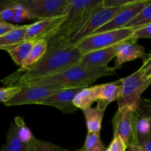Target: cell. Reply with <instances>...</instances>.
I'll use <instances>...</instances> for the list:
<instances>
[{
  "instance_id": "1",
  "label": "cell",
  "mask_w": 151,
  "mask_h": 151,
  "mask_svg": "<svg viewBox=\"0 0 151 151\" xmlns=\"http://www.w3.org/2000/svg\"><path fill=\"white\" fill-rule=\"evenodd\" d=\"M82 55L77 47L47 50L45 55L32 67L23 71L17 69L0 82L6 87L21 88L26 83L54 75L78 64Z\"/></svg>"
},
{
  "instance_id": "2",
  "label": "cell",
  "mask_w": 151,
  "mask_h": 151,
  "mask_svg": "<svg viewBox=\"0 0 151 151\" xmlns=\"http://www.w3.org/2000/svg\"><path fill=\"white\" fill-rule=\"evenodd\" d=\"M101 2L102 0H70L66 12V18L48 41L47 50L72 47V41Z\"/></svg>"
},
{
  "instance_id": "3",
  "label": "cell",
  "mask_w": 151,
  "mask_h": 151,
  "mask_svg": "<svg viewBox=\"0 0 151 151\" xmlns=\"http://www.w3.org/2000/svg\"><path fill=\"white\" fill-rule=\"evenodd\" d=\"M114 74L115 70L113 67L108 66L91 69L76 64L54 75L26 83L21 88L29 86L46 85L61 86L67 88H86L99 78Z\"/></svg>"
},
{
  "instance_id": "4",
  "label": "cell",
  "mask_w": 151,
  "mask_h": 151,
  "mask_svg": "<svg viewBox=\"0 0 151 151\" xmlns=\"http://www.w3.org/2000/svg\"><path fill=\"white\" fill-rule=\"evenodd\" d=\"M150 85L151 78H147L139 69L129 76L120 79L116 100L118 109L137 111L142 95Z\"/></svg>"
},
{
  "instance_id": "5",
  "label": "cell",
  "mask_w": 151,
  "mask_h": 151,
  "mask_svg": "<svg viewBox=\"0 0 151 151\" xmlns=\"http://www.w3.org/2000/svg\"><path fill=\"white\" fill-rule=\"evenodd\" d=\"M134 33V29L124 27L122 29L94 34L81 40L75 47H78V50L83 55L128 41L137 42L133 37Z\"/></svg>"
},
{
  "instance_id": "6",
  "label": "cell",
  "mask_w": 151,
  "mask_h": 151,
  "mask_svg": "<svg viewBox=\"0 0 151 151\" xmlns=\"http://www.w3.org/2000/svg\"><path fill=\"white\" fill-rule=\"evenodd\" d=\"M70 0H20L22 4L28 11L31 19L56 18L64 16Z\"/></svg>"
},
{
  "instance_id": "7",
  "label": "cell",
  "mask_w": 151,
  "mask_h": 151,
  "mask_svg": "<svg viewBox=\"0 0 151 151\" xmlns=\"http://www.w3.org/2000/svg\"><path fill=\"white\" fill-rule=\"evenodd\" d=\"M67 88L61 86H29L22 87L21 91L11 99L4 103L5 106H17L22 105L36 104L39 105L47 97L57 94L59 91Z\"/></svg>"
},
{
  "instance_id": "8",
  "label": "cell",
  "mask_w": 151,
  "mask_h": 151,
  "mask_svg": "<svg viewBox=\"0 0 151 151\" xmlns=\"http://www.w3.org/2000/svg\"><path fill=\"white\" fill-rule=\"evenodd\" d=\"M139 119L136 111L118 109L111 120L114 137H121L128 147L132 145L138 134Z\"/></svg>"
},
{
  "instance_id": "9",
  "label": "cell",
  "mask_w": 151,
  "mask_h": 151,
  "mask_svg": "<svg viewBox=\"0 0 151 151\" xmlns=\"http://www.w3.org/2000/svg\"><path fill=\"white\" fill-rule=\"evenodd\" d=\"M125 6L118 7H103L101 2V4L93 12L85 26L82 28L79 33L74 38L73 41H72L71 46L75 47L81 40L92 35L99 28L102 27L106 24L109 23Z\"/></svg>"
},
{
  "instance_id": "10",
  "label": "cell",
  "mask_w": 151,
  "mask_h": 151,
  "mask_svg": "<svg viewBox=\"0 0 151 151\" xmlns=\"http://www.w3.org/2000/svg\"><path fill=\"white\" fill-rule=\"evenodd\" d=\"M150 2L151 0H133L117 13L111 21L99 28L92 35L124 28Z\"/></svg>"
},
{
  "instance_id": "11",
  "label": "cell",
  "mask_w": 151,
  "mask_h": 151,
  "mask_svg": "<svg viewBox=\"0 0 151 151\" xmlns=\"http://www.w3.org/2000/svg\"><path fill=\"white\" fill-rule=\"evenodd\" d=\"M65 18L66 14L59 17L41 19L35 23L28 24L26 29L25 39L26 41H38L44 38L48 41L54 35L58 27L61 24Z\"/></svg>"
},
{
  "instance_id": "12",
  "label": "cell",
  "mask_w": 151,
  "mask_h": 151,
  "mask_svg": "<svg viewBox=\"0 0 151 151\" xmlns=\"http://www.w3.org/2000/svg\"><path fill=\"white\" fill-rule=\"evenodd\" d=\"M83 88H66L57 94L47 97L39 105L51 106L60 110L62 113L71 114L78 110L74 105L73 101L75 96Z\"/></svg>"
},
{
  "instance_id": "13",
  "label": "cell",
  "mask_w": 151,
  "mask_h": 151,
  "mask_svg": "<svg viewBox=\"0 0 151 151\" xmlns=\"http://www.w3.org/2000/svg\"><path fill=\"white\" fill-rule=\"evenodd\" d=\"M119 45L85 53L81 58L78 64L91 69L107 66L108 63L116 58Z\"/></svg>"
},
{
  "instance_id": "14",
  "label": "cell",
  "mask_w": 151,
  "mask_h": 151,
  "mask_svg": "<svg viewBox=\"0 0 151 151\" xmlns=\"http://www.w3.org/2000/svg\"><path fill=\"white\" fill-rule=\"evenodd\" d=\"M147 56V54L145 52V47L136 41L122 43L118 47L113 69L116 71L125 63L132 61L138 58H141L144 60Z\"/></svg>"
},
{
  "instance_id": "15",
  "label": "cell",
  "mask_w": 151,
  "mask_h": 151,
  "mask_svg": "<svg viewBox=\"0 0 151 151\" xmlns=\"http://www.w3.org/2000/svg\"><path fill=\"white\" fill-rule=\"evenodd\" d=\"M120 80L118 81L98 85V100L97 108L106 111L109 104L117 100L119 85Z\"/></svg>"
},
{
  "instance_id": "16",
  "label": "cell",
  "mask_w": 151,
  "mask_h": 151,
  "mask_svg": "<svg viewBox=\"0 0 151 151\" xmlns=\"http://www.w3.org/2000/svg\"><path fill=\"white\" fill-rule=\"evenodd\" d=\"M28 24L19 25L16 28L0 36V50H9L26 41L25 34Z\"/></svg>"
},
{
  "instance_id": "17",
  "label": "cell",
  "mask_w": 151,
  "mask_h": 151,
  "mask_svg": "<svg viewBox=\"0 0 151 151\" xmlns=\"http://www.w3.org/2000/svg\"><path fill=\"white\" fill-rule=\"evenodd\" d=\"M36 138L29 143H24L18 138L13 122L10 124L6 135V143L1 146L0 151H34Z\"/></svg>"
},
{
  "instance_id": "18",
  "label": "cell",
  "mask_w": 151,
  "mask_h": 151,
  "mask_svg": "<svg viewBox=\"0 0 151 151\" xmlns=\"http://www.w3.org/2000/svg\"><path fill=\"white\" fill-rule=\"evenodd\" d=\"M98 100V85L82 88L74 99L75 107L83 111L91 107L92 104Z\"/></svg>"
},
{
  "instance_id": "19",
  "label": "cell",
  "mask_w": 151,
  "mask_h": 151,
  "mask_svg": "<svg viewBox=\"0 0 151 151\" xmlns=\"http://www.w3.org/2000/svg\"><path fill=\"white\" fill-rule=\"evenodd\" d=\"M48 49V41L46 39H39L35 43L29 55L20 66L19 70H26L38 63L44 55Z\"/></svg>"
},
{
  "instance_id": "20",
  "label": "cell",
  "mask_w": 151,
  "mask_h": 151,
  "mask_svg": "<svg viewBox=\"0 0 151 151\" xmlns=\"http://www.w3.org/2000/svg\"><path fill=\"white\" fill-rule=\"evenodd\" d=\"M83 112L88 132L100 134L105 111L100 110L97 107H91Z\"/></svg>"
},
{
  "instance_id": "21",
  "label": "cell",
  "mask_w": 151,
  "mask_h": 151,
  "mask_svg": "<svg viewBox=\"0 0 151 151\" xmlns=\"http://www.w3.org/2000/svg\"><path fill=\"white\" fill-rule=\"evenodd\" d=\"M36 40H30V41H26L24 43L21 44L18 47L9 50L7 52L9 53L11 58L15 62L16 65L21 66L27 58L29 55V52L32 50V47L34 46Z\"/></svg>"
},
{
  "instance_id": "22",
  "label": "cell",
  "mask_w": 151,
  "mask_h": 151,
  "mask_svg": "<svg viewBox=\"0 0 151 151\" xmlns=\"http://www.w3.org/2000/svg\"><path fill=\"white\" fill-rule=\"evenodd\" d=\"M151 24V2L147 4L143 10L131 20L126 26L125 28H131V29H137L142 27L146 26Z\"/></svg>"
},
{
  "instance_id": "23",
  "label": "cell",
  "mask_w": 151,
  "mask_h": 151,
  "mask_svg": "<svg viewBox=\"0 0 151 151\" xmlns=\"http://www.w3.org/2000/svg\"><path fill=\"white\" fill-rule=\"evenodd\" d=\"M80 150L81 151H106V148L100 138V134L88 132L83 146Z\"/></svg>"
},
{
  "instance_id": "24",
  "label": "cell",
  "mask_w": 151,
  "mask_h": 151,
  "mask_svg": "<svg viewBox=\"0 0 151 151\" xmlns=\"http://www.w3.org/2000/svg\"><path fill=\"white\" fill-rule=\"evenodd\" d=\"M13 122L16 128V135L21 141L24 143H29L35 139L30 129L27 126L23 118L21 116H16Z\"/></svg>"
},
{
  "instance_id": "25",
  "label": "cell",
  "mask_w": 151,
  "mask_h": 151,
  "mask_svg": "<svg viewBox=\"0 0 151 151\" xmlns=\"http://www.w3.org/2000/svg\"><path fill=\"white\" fill-rule=\"evenodd\" d=\"M128 151H151V131L138 133L134 144L128 147Z\"/></svg>"
},
{
  "instance_id": "26",
  "label": "cell",
  "mask_w": 151,
  "mask_h": 151,
  "mask_svg": "<svg viewBox=\"0 0 151 151\" xmlns=\"http://www.w3.org/2000/svg\"><path fill=\"white\" fill-rule=\"evenodd\" d=\"M136 112L140 118L146 119L151 124V99L142 98Z\"/></svg>"
},
{
  "instance_id": "27",
  "label": "cell",
  "mask_w": 151,
  "mask_h": 151,
  "mask_svg": "<svg viewBox=\"0 0 151 151\" xmlns=\"http://www.w3.org/2000/svg\"><path fill=\"white\" fill-rule=\"evenodd\" d=\"M34 151H81V150H72L64 149L63 147L58 146L50 142L42 141L38 139H35V150Z\"/></svg>"
},
{
  "instance_id": "28",
  "label": "cell",
  "mask_w": 151,
  "mask_h": 151,
  "mask_svg": "<svg viewBox=\"0 0 151 151\" xmlns=\"http://www.w3.org/2000/svg\"><path fill=\"white\" fill-rule=\"evenodd\" d=\"M22 88L20 87H4L0 88V103H6L14 97Z\"/></svg>"
},
{
  "instance_id": "29",
  "label": "cell",
  "mask_w": 151,
  "mask_h": 151,
  "mask_svg": "<svg viewBox=\"0 0 151 151\" xmlns=\"http://www.w3.org/2000/svg\"><path fill=\"white\" fill-rule=\"evenodd\" d=\"M18 2H19V1H18ZM28 19H31L29 13L19 2L17 5L16 6V13H15L13 22H16V23H19V22H24V21L28 20Z\"/></svg>"
},
{
  "instance_id": "30",
  "label": "cell",
  "mask_w": 151,
  "mask_h": 151,
  "mask_svg": "<svg viewBox=\"0 0 151 151\" xmlns=\"http://www.w3.org/2000/svg\"><path fill=\"white\" fill-rule=\"evenodd\" d=\"M128 149L122 139L119 137H113V139L106 149L108 151H125Z\"/></svg>"
},
{
  "instance_id": "31",
  "label": "cell",
  "mask_w": 151,
  "mask_h": 151,
  "mask_svg": "<svg viewBox=\"0 0 151 151\" xmlns=\"http://www.w3.org/2000/svg\"><path fill=\"white\" fill-rule=\"evenodd\" d=\"M133 37L137 41L140 38H151V24L139 29H134Z\"/></svg>"
},
{
  "instance_id": "32",
  "label": "cell",
  "mask_w": 151,
  "mask_h": 151,
  "mask_svg": "<svg viewBox=\"0 0 151 151\" xmlns=\"http://www.w3.org/2000/svg\"><path fill=\"white\" fill-rule=\"evenodd\" d=\"M133 0H103L102 5L107 7H118L130 4Z\"/></svg>"
},
{
  "instance_id": "33",
  "label": "cell",
  "mask_w": 151,
  "mask_h": 151,
  "mask_svg": "<svg viewBox=\"0 0 151 151\" xmlns=\"http://www.w3.org/2000/svg\"><path fill=\"white\" fill-rule=\"evenodd\" d=\"M139 69L147 78H151V52L147 55V58L143 60L142 65Z\"/></svg>"
},
{
  "instance_id": "34",
  "label": "cell",
  "mask_w": 151,
  "mask_h": 151,
  "mask_svg": "<svg viewBox=\"0 0 151 151\" xmlns=\"http://www.w3.org/2000/svg\"><path fill=\"white\" fill-rule=\"evenodd\" d=\"M15 13H16V7H11V8L6 9V10H3L0 13V16L1 19L5 22H8V21H12L14 18Z\"/></svg>"
},
{
  "instance_id": "35",
  "label": "cell",
  "mask_w": 151,
  "mask_h": 151,
  "mask_svg": "<svg viewBox=\"0 0 151 151\" xmlns=\"http://www.w3.org/2000/svg\"><path fill=\"white\" fill-rule=\"evenodd\" d=\"M18 3L16 0H0V13L6 9L16 7Z\"/></svg>"
},
{
  "instance_id": "36",
  "label": "cell",
  "mask_w": 151,
  "mask_h": 151,
  "mask_svg": "<svg viewBox=\"0 0 151 151\" xmlns=\"http://www.w3.org/2000/svg\"><path fill=\"white\" fill-rule=\"evenodd\" d=\"M18 26H19V25L13 24L9 23V22H8V23L6 24H4V25H3V26L0 27V36L3 35L4 34L7 33V32H10V30L15 29V28L17 27Z\"/></svg>"
},
{
  "instance_id": "37",
  "label": "cell",
  "mask_w": 151,
  "mask_h": 151,
  "mask_svg": "<svg viewBox=\"0 0 151 151\" xmlns=\"http://www.w3.org/2000/svg\"><path fill=\"white\" fill-rule=\"evenodd\" d=\"M7 23H8V22H5V21L3 20V19H1V16H0V27L3 26V25L6 24H7Z\"/></svg>"
}]
</instances>
